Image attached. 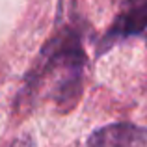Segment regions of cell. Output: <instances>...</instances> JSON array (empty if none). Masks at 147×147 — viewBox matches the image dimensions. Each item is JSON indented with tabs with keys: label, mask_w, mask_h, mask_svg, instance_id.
Listing matches in <instances>:
<instances>
[{
	"label": "cell",
	"mask_w": 147,
	"mask_h": 147,
	"mask_svg": "<svg viewBox=\"0 0 147 147\" xmlns=\"http://www.w3.org/2000/svg\"><path fill=\"white\" fill-rule=\"evenodd\" d=\"M147 30V0H129L123 11L117 15L112 28L100 41L97 54L106 52L117 41L130 36H142Z\"/></svg>",
	"instance_id": "2"
},
{
	"label": "cell",
	"mask_w": 147,
	"mask_h": 147,
	"mask_svg": "<svg viewBox=\"0 0 147 147\" xmlns=\"http://www.w3.org/2000/svg\"><path fill=\"white\" fill-rule=\"evenodd\" d=\"M84 65L86 52L78 34L71 28L61 30L52 39H49V43L41 49L36 63L26 73L24 88L19 95V100L30 99L39 88H43L47 80L54 78L49 97L56 102L60 112L73 110L82 97Z\"/></svg>",
	"instance_id": "1"
},
{
	"label": "cell",
	"mask_w": 147,
	"mask_h": 147,
	"mask_svg": "<svg viewBox=\"0 0 147 147\" xmlns=\"http://www.w3.org/2000/svg\"><path fill=\"white\" fill-rule=\"evenodd\" d=\"M84 147H147V130L134 123H112L100 127Z\"/></svg>",
	"instance_id": "3"
}]
</instances>
